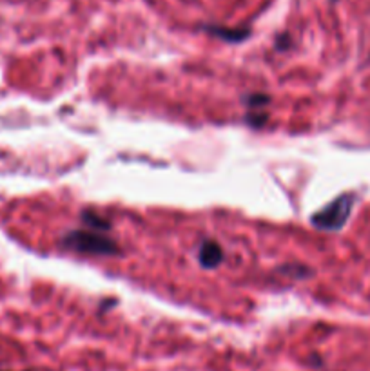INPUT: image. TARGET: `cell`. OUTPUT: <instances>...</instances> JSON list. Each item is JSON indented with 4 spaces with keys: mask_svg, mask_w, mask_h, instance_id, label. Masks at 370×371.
<instances>
[{
    "mask_svg": "<svg viewBox=\"0 0 370 371\" xmlns=\"http://www.w3.org/2000/svg\"><path fill=\"white\" fill-rule=\"evenodd\" d=\"M356 196L351 192L341 194L336 199H332L329 205L323 207L322 210L311 217V223L319 230H331V232H338L345 226V223L351 217L352 209H354Z\"/></svg>",
    "mask_w": 370,
    "mask_h": 371,
    "instance_id": "cell-1",
    "label": "cell"
},
{
    "mask_svg": "<svg viewBox=\"0 0 370 371\" xmlns=\"http://www.w3.org/2000/svg\"><path fill=\"white\" fill-rule=\"evenodd\" d=\"M62 245L80 254H88V256H115V254H118V246L111 237L100 232H89V230H73L62 239Z\"/></svg>",
    "mask_w": 370,
    "mask_h": 371,
    "instance_id": "cell-2",
    "label": "cell"
},
{
    "mask_svg": "<svg viewBox=\"0 0 370 371\" xmlns=\"http://www.w3.org/2000/svg\"><path fill=\"white\" fill-rule=\"evenodd\" d=\"M198 261L200 265L207 270H212L216 268V266H220V263L223 261L222 246H220L216 241H203V245L200 246Z\"/></svg>",
    "mask_w": 370,
    "mask_h": 371,
    "instance_id": "cell-3",
    "label": "cell"
},
{
    "mask_svg": "<svg viewBox=\"0 0 370 371\" xmlns=\"http://www.w3.org/2000/svg\"><path fill=\"white\" fill-rule=\"evenodd\" d=\"M209 31L223 40H231V42H238V40H243L247 35H249L247 31H231V29H220V28H209Z\"/></svg>",
    "mask_w": 370,
    "mask_h": 371,
    "instance_id": "cell-4",
    "label": "cell"
},
{
    "mask_svg": "<svg viewBox=\"0 0 370 371\" xmlns=\"http://www.w3.org/2000/svg\"><path fill=\"white\" fill-rule=\"evenodd\" d=\"M82 219H86L88 225H91L95 230H104L109 229V223L104 221V219H100V217H93L91 214H82Z\"/></svg>",
    "mask_w": 370,
    "mask_h": 371,
    "instance_id": "cell-5",
    "label": "cell"
},
{
    "mask_svg": "<svg viewBox=\"0 0 370 371\" xmlns=\"http://www.w3.org/2000/svg\"><path fill=\"white\" fill-rule=\"evenodd\" d=\"M271 102L269 96H263V95H252L247 98V103L251 107H259V105H267V103Z\"/></svg>",
    "mask_w": 370,
    "mask_h": 371,
    "instance_id": "cell-6",
    "label": "cell"
}]
</instances>
